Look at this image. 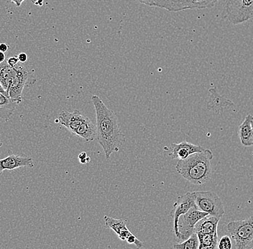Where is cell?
<instances>
[{"instance_id":"obj_1","label":"cell","mask_w":253,"mask_h":249,"mask_svg":"<svg viewBox=\"0 0 253 249\" xmlns=\"http://www.w3.org/2000/svg\"><path fill=\"white\" fill-rule=\"evenodd\" d=\"M96 116V141L104 150L106 159H109L114 152L118 151L126 141L120 128L118 115L105 105L96 95L91 97Z\"/></svg>"},{"instance_id":"obj_2","label":"cell","mask_w":253,"mask_h":249,"mask_svg":"<svg viewBox=\"0 0 253 249\" xmlns=\"http://www.w3.org/2000/svg\"><path fill=\"white\" fill-rule=\"evenodd\" d=\"M213 158L212 152L206 149L202 153H195L186 159L179 160L175 169L183 178L193 185H204L211 179L212 169L210 161Z\"/></svg>"},{"instance_id":"obj_3","label":"cell","mask_w":253,"mask_h":249,"mask_svg":"<svg viewBox=\"0 0 253 249\" xmlns=\"http://www.w3.org/2000/svg\"><path fill=\"white\" fill-rule=\"evenodd\" d=\"M224 17L233 25H239L252 20L253 0H225Z\"/></svg>"},{"instance_id":"obj_4","label":"cell","mask_w":253,"mask_h":249,"mask_svg":"<svg viewBox=\"0 0 253 249\" xmlns=\"http://www.w3.org/2000/svg\"><path fill=\"white\" fill-rule=\"evenodd\" d=\"M16 74L15 77L11 81L7 90L8 97L12 100L20 104L23 100V93L24 89L30 87L36 82L33 71L19 63L16 66Z\"/></svg>"},{"instance_id":"obj_5","label":"cell","mask_w":253,"mask_h":249,"mask_svg":"<svg viewBox=\"0 0 253 249\" xmlns=\"http://www.w3.org/2000/svg\"><path fill=\"white\" fill-rule=\"evenodd\" d=\"M196 205L199 210L211 216L221 218L225 213L224 204L219 196L211 191L192 193Z\"/></svg>"},{"instance_id":"obj_6","label":"cell","mask_w":253,"mask_h":249,"mask_svg":"<svg viewBox=\"0 0 253 249\" xmlns=\"http://www.w3.org/2000/svg\"><path fill=\"white\" fill-rule=\"evenodd\" d=\"M227 229L235 241L237 249H246L253 241V216L229 222Z\"/></svg>"},{"instance_id":"obj_7","label":"cell","mask_w":253,"mask_h":249,"mask_svg":"<svg viewBox=\"0 0 253 249\" xmlns=\"http://www.w3.org/2000/svg\"><path fill=\"white\" fill-rule=\"evenodd\" d=\"M209 215L205 212L197 208H192L182 215L178 219V236L177 239L179 242H184L189 239L193 234H195V227L199 220Z\"/></svg>"},{"instance_id":"obj_8","label":"cell","mask_w":253,"mask_h":249,"mask_svg":"<svg viewBox=\"0 0 253 249\" xmlns=\"http://www.w3.org/2000/svg\"><path fill=\"white\" fill-rule=\"evenodd\" d=\"M192 208H197L192 193H186V194L178 197L176 202L174 203L170 216L173 219V231L176 238L178 236V219L182 215H184Z\"/></svg>"},{"instance_id":"obj_9","label":"cell","mask_w":253,"mask_h":249,"mask_svg":"<svg viewBox=\"0 0 253 249\" xmlns=\"http://www.w3.org/2000/svg\"><path fill=\"white\" fill-rule=\"evenodd\" d=\"M88 119V117L83 115L78 109H75L74 112H71L63 111L58 115V121L61 125L74 135Z\"/></svg>"},{"instance_id":"obj_10","label":"cell","mask_w":253,"mask_h":249,"mask_svg":"<svg viewBox=\"0 0 253 249\" xmlns=\"http://www.w3.org/2000/svg\"><path fill=\"white\" fill-rule=\"evenodd\" d=\"M206 149L201 146L195 145L184 141L179 144H172L169 156L171 159L178 158L179 160H183L186 159L194 153H202Z\"/></svg>"},{"instance_id":"obj_11","label":"cell","mask_w":253,"mask_h":249,"mask_svg":"<svg viewBox=\"0 0 253 249\" xmlns=\"http://www.w3.org/2000/svg\"><path fill=\"white\" fill-rule=\"evenodd\" d=\"M34 166L35 161L33 158L10 153L6 158L0 159V176L4 170H14L21 167L33 168Z\"/></svg>"},{"instance_id":"obj_12","label":"cell","mask_w":253,"mask_h":249,"mask_svg":"<svg viewBox=\"0 0 253 249\" xmlns=\"http://www.w3.org/2000/svg\"><path fill=\"white\" fill-rule=\"evenodd\" d=\"M104 219V222H105V226L107 228L112 230L115 234L118 235L120 240L126 241V239L132 234L126 227V220L111 218V217L106 216V215Z\"/></svg>"},{"instance_id":"obj_13","label":"cell","mask_w":253,"mask_h":249,"mask_svg":"<svg viewBox=\"0 0 253 249\" xmlns=\"http://www.w3.org/2000/svg\"><path fill=\"white\" fill-rule=\"evenodd\" d=\"M220 218L207 215L198 222L195 227V234H217V226Z\"/></svg>"},{"instance_id":"obj_14","label":"cell","mask_w":253,"mask_h":249,"mask_svg":"<svg viewBox=\"0 0 253 249\" xmlns=\"http://www.w3.org/2000/svg\"><path fill=\"white\" fill-rule=\"evenodd\" d=\"M253 119V115H247L239 127V137L242 144L246 147H253V129L251 125Z\"/></svg>"},{"instance_id":"obj_15","label":"cell","mask_w":253,"mask_h":249,"mask_svg":"<svg viewBox=\"0 0 253 249\" xmlns=\"http://www.w3.org/2000/svg\"><path fill=\"white\" fill-rule=\"evenodd\" d=\"M19 103L12 100L7 95L0 93V117L8 121L14 113Z\"/></svg>"},{"instance_id":"obj_16","label":"cell","mask_w":253,"mask_h":249,"mask_svg":"<svg viewBox=\"0 0 253 249\" xmlns=\"http://www.w3.org/2000/svg\"><path fill=\"white\" fill-rule=\"evenodd\" d=\"M76 136L82 138L86 142H91L96 140L97 132L96 126L89 118L82 125L78 131L75 133Z\"/></svg>"},{"instance_id":"obj_17","label":"cell","mask_w":253,"mask_h":249,"mask_svg":"<svg viewBox=\"0 0 253 249\" xmlns=\"http://www.w3.org/2000/svg\"><path fill=\"white\" fill-rule=\"evenodd\" d=\"M16 71V66L12 67L9 66L7 61L0 64V84L5 91H7L11 81L15 77Z\"/></svg>"},{"instance_id":"obj_18","label":"cell","mask_w":253,"mask_h":249,"mask_svg":"<svg viewBox=\"0 0 253 249\" xmlns=\"http://www.w3.org/2000/svg\"><path fill=\"white\" fill-rule=\"evenodd\" d=\"M219 0H183L182 11L187 9H202L214 7Z\"/></svg>"},{"instance_id":"obj_19","label":"cell","mask_w":253,"mask_h":249,"mask_svg":"<svg viewBox=\"0 0 253 249\" xmlns=\"http://www.w3.org/2000/svg\"><path fill=\"white\" fill-rule=\"evenodd\" d=\"M183 2V0H156L157 7L171 12H181Z\"/></svg>"},{"instance_id":"obj_20","label":"cell","mask_w":253,"mask_h":249,"mask_svg":"<svg viewBox=\"0 0 253 249\" xmlns=\"http://www.w3.org/2000/svg\"><path fill=\"white\" fill-rule=\"evenodd\" d=\"M199 246V238L197 234H194L187 240L175 244L173 249H198Z\"/></svg>"},{"instance_id":"obj_21","label":"cell","mask_w":253,"mask_h":249,"mask_svg":"<svg viewBox=\"0 0 253 249\" xmlns=\"http://www.w3.org/2000/svg\"><path fill=\"white\" fill-rule=\"evenodd\" d=\"M199 244L205 246H211L217 244L219 242L218 234H197Z\"/></svg>"},{"instance_id":"obj_22","label":"cell","mask_w":253,"mask_h":249,"mask_svg":"<svg viewBox=\"0 0 253 249\" xmlns=\"http://www.w3.org/2000/svg\"><path fill=\"white\" fill-rule=\"evenodd\" d=\"M217 249H232V240L229 236H223L219 239Z\"/></svg>"},{"instance_id":"obj_23","label":"cell","mask_w":253,"mask_h":249,"mask_svg":"<svg viewBox=\"0 0 253 249\" xmlns=\"http://www.w3.org/2000/svg\"><path fill=\"white\" fill-rule=\"evenodd\" d=\"M126 242L129 244H134L136 247L138 249L142 248V245H143L142 242L138 240L137 238H136V236H134L133 234L130 235V236L126 239Z\"/></svg>"},{"instance_id":"obj_24","label":"cell","mask_w":253,"mask_h":249,"mask_svg":"<svg viewBox=\"0 0 253 249\" xmlns=\"http://www.w3.org/2000/svg\"><path fill=\"white\" fill-rule=\"evenodd\" d=\"M78 158L79 162L82 164H88L90 161V158L87 156L86 152H82L79 155Z\"/></svg>"},{"instance_id":"obj_25","label":"cell","mask_w":253,"mask_h":249,"mask_svg":"<svg viewBox=\"0 0 253 249\" xmlns=\"http://www.w3.org/2000/svg\"><path fill=\"white\" fill-rule=\"evenodd\" d=\"M136 1L145 4V5L148 6V7H157L156 0H136Z\"/></svg>"},{"instance_id":"obj_26","label":"cell","mask_w":253,"mask_h":249,"mask_svg":"<svg viewBox=\"0 0 253 249\" xmlns=\"http://www.w3.org/2000/svg\"><path fill=\"white\" fill-rule=\"evenodd\" d=\"M7 62L9 66H12V67H15L20 63V61H19L18 58H17V56L16 55V56H12L8 58Z\"/></svg>"},{"instance_id":"obj_27","label":"cell","mask_w":253,"mask_h":249,"mask_svg":"<svg viewBox=\"0 0 253 249\" xmlns=\"http://www.w3.org/2000/svg\"><path fill=\"white\" fill-rule=\"evenodd\" d=\"M17 56L20 63H24L27 62V61H28V55L25 53H20V54L17 55Z\"/></svg>"},{"instance_id":"obj_28","label":"cell","mask_w":253,"mask_h":249,"mask_svg":"<svg viewBox=\"0 0 253 249\" xmlns=\"http://www.w3.org/2000/svg\"><path fill=\"white\" fill-rule=\"evenodd\" d=\"M217 244H213V245L211 246H205L199 244V249H217Z\"/></svg>"},{"instance_id":"obj_29","label":"cell","mask_w":253,"mask_h":249,"mask_svg":"<svg viewBox=\"0 0 253 249\" xmlns=\"http://www.w3.org/2000/svg\"><path fill=\"white\" fill-rule=\"evenodd\" d=\"M9 49V46L7 44H0V51L5 53Z\"/></svg>"},{"instance_id":"obj_30","label":"cell","mask_w":253,"mask_h":249,"mask_svg":"<svg viewBox=\"0 0 253 249\" xmlns=\"http://www.w3.org/2000/svg\"><path fill=\"white\" fill-rule=\"evenodd\" d=\"M32 2L36 5L41 7L43 4V0H32Z\"/></svg>"},{"instance_id":"obj_31","label":"cell","mask_w":253,"mask_h":249,"mask_svg":"<svg viewBox=\"0 0 253 249\" xmlns=\"http://www.w3.org/2000/svg\"><path fill=\"white\" fill-rule=\"evenodd\" d=\"M6 61V55L5 53H2V52L0 51V64L1 63H4V61Z\"/></svg>"},{"instance_id":"obj_32","label":"cell","mask_w":253,"mask_h":249,"mask_svg":"<svg viewBox=\"0 0 253 249\" xmlns=\"http://www.w3.org/2000/svg\"><path fill=\"white\" fill-rule=\"evenodd\" d=\"M23 1L24 0H11L12 2L15 3V5L17 6V7H20Z\"/></svg>"},{"instance_id":"obj_33","label":"cell","mask_w":253,"mask_h":249,"mask_svg":"<svg viewBox=\"0 0 253 249\" xmlns=\"http://www.w3.org/2000/svg\"><path fill=\"white\" fill-rule=\"evenodd\" d=\"M0 93L4 94V95H7V93H6L5 90H4V88H3L2 86L1 85V84H0ZM8 96V95H7Z\"/></svg>"},{"instance_id":"obj_34","label":"cell","mask_w":253,"mask_h":249,"mask_svg":"<svg viewBox=\"0 0 253 249\" xmlns=\"http://www.w3.org/2000/svg\"><path fill=\"white\" fill-rule=\"evenodd\" d=\"M251 125H252L253 129V119L252 120V121H251Z\"/></svg>"},{"instance_id":"obj_35","label":"cell","mask_w":253,"mask_h":249,"mask_svg":"<svg viewBox=\"0 0 253 249\" xmlns=\"http://www.w3.org/2000/svg\"><path fill=\"white\" fill-rule=\"evenodd\" d=\"M1 146H2V143L0 142V147H1Z\"/></svg>"},{"instance_id":"obj_36","label":"cell","mask_w":253,"mask_h":249,"mask_svg":"<svg viewBox=\"0 0 253 249\" xmlns=\"http://www.w3.org/2000/svg\"><path fill=\"white\" fill-rule=\"evenodd\" d=\"M253 249V248H252V249Z\"/></svg>"}]
</instances>
